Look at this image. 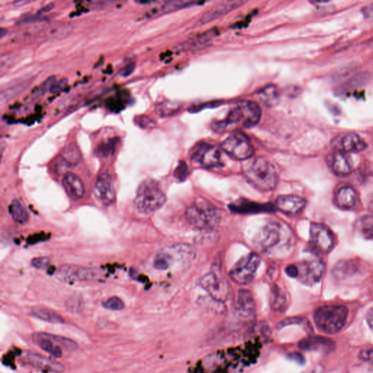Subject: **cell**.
Wrapping results in <instances>:
<instances>
[{
    "label": "cell",
    "mask_w": 373,
    "mask_h": 373,
    "mask_svg": "<svg viewBox=\"0 0 373 373\" xmlns=\"http://www.w3.org/2000/svg\"><path fill=\"white\" fill-rule=\"evenodd\" d=\"M299 348L307 352L328 353L335 348V342L326 337L310 336L299 342Z\"/></svg>",
    "instance_id": "ffe728a7"
},
{
    "label": "cell",
    "mask_w": 373,
    "mask_h": 373,
    "mask_svg": "<svg viewBox=\"0 0 373 373\" xmlns=\"http://www.w3.org/2000/svg\"><path fill=\"white\" fill-rule=\"evenodd\" d=\"M358 201L357 191L352 186H345L339 190L335 198L338 207L351 209L355 206Z\"/></svg>",
    "instance_id": "d4e9b609"
},
{
    "label": "cell",
    "mask_w": 373,
    "mask_h": 373,
    "mask_svg": "<svg viewBox=\"0 0 373 373\" xmlns=\"http://www.w3.org/2000/svg\"><path fill=\"white\" fill-rule=\"evenodd\" d=\"M136 69L135 63L131 62L129 64H127L124 67L122 68L120 71V74L122 77H127L130 76L134 72H135Z\"/></svg>",
    "instance_id": "ee69618b"
},
{
    "label": "cell",
    "mask_w": 373,
    "mask_h": 373,
    "mask_svg": "<svg viewBox=\"0 0 373 373\" xmlns=\"http://www.w3.org/2000/svg\"><path fill=\"white\" fill-rule=\"evenodd\" d=\"M58 279L65 282L77 281H90L98 278L97 271L88 268L64 264L57 271Z\"/></svg>",
    "instance_id": "5bb4252c"
},
{
    "label": "cell",
    "mask_w": 373,
    "mask_h": 373,
    "mask_svg": "<svg viewBox=\"0 0 373 373\" xmlns=\"http://www.w3.org/2000/svg\"><path fill=\"white\" fill-rule=\"evenodd\" d=\"M113 151V146L111 144L101 146L99 148V152L100 154L104 156L109 155Z\"/></svg>",
    "instance_id": "bcb514c9"
},
{
    "label": "cell",
    "mask_w": 373,
    "mask_h": 373,
    "mask_svg": "<svg viewBox=\"0 0 373 373\" xmlns=\"http://www.w3.org/2000/svg\"><path fill=\"white\" fill-rule=\"evenodd\" d=\"M196 252L191 246L179 244L171 246L159 252L154 259V267L160 271H167L174 266L184 268L195 259Z\"/></svg>",
    "instance_id": "277c9868"
},
{
    "label": "cell",
    "mask_w": 373,
    "mask_h": 373,
    "mask_svg": "<svg viewBox=\"0 0 373 373\" xmlns=\"http://www.w3.org/2000/svg\"><path fill=\"white\" fill-rule=\"evenodd\" d=\"M329 165L332 172L338 176H345L352 172V166L344 152H334L329 157Z\"/></svg>",
    "instance_id": "603a6c76"
},
{
    "label": "cell",
    "mask_w": 373,
    "mask_h": 373,
    "mask_svg": "<svg viewBox=\"0 0 373 373\" xmlns=\"http://www.w3.org/2000/svg\"><path fill=\"white\" fill-rule=\"evenodd\" d=\"M8 210H9L11 218L16 223L23 225L28 222L29 218H30L29 214L27 212L26 208L23 207V205L18 200H13L10 205Z\"/></svg>",
    "instance_id": "4dcf8cb0"
},
{
    "label": "cell",
    "mask_w": 373,
    "mask_h": 373,
    "mask_svg": "<svg viewBox=\"0 0 373 373\" xmlns=\"http://www.w3.org/2000/svg\"><path fill=\"white\" fill-rule=\"evenodd\" d=\"M271 306L274 311L283 312L288 306V298L280 286L274 285L271 289Z\"/></svg>",
    "instance_id": "484cf974"
},
{
    "label": "cell",
    "mask_w": 373,
    "mask_h": 373,
    "mask_svg": "<svg viewBox=\"0 0 373 373\" xmlns=\"http://www.w3.org/2000/svg\"><path fill=\"white\" fill-rule=\"evenodd\" d=\"M24 359L30 365L40 369L56 372H62L64 369V366L60 363L34 353H26L24 355Z\"/></svg>",
    "instance_id": "44dd1931"
},
{
    "label": "cell",
    "mask_w": 373,
    "mask_h": 373,
    "mask_svg": "<svg viewBox=\"0 0 373 373\" xmlns=\"http://www.w3.org/2000/svg\"><path fill=\"white\" fill-rule=\"evenodd\" d=\"M183 171H184V172H186V166L184 164V163L181 164V165H179V167L177 168V170H176V174H178V177H179V176H181V174H182V176H184V174H183Z\"/></svg>",
    "instance_id": "681fc988"
},
{
    "label": "cell",
    "mask_w": 373,
    "mask_h": 373,
    "mask_svg": "<svg viewBox=\"0 0 373 373\" xmlns=\"http://www.w3.org/2000/svg\"><path fill=\"white\" fill-rule=\"evenodd\" d=\"M244 174L249 184L262 192L273 191L279 181L276 168L264 157H257L247 163Z\"/></svg>",
    "instance_id": "7a4b0ae2"
},
{
    "label": "cell",
    "mask_w": 373,
    "mask_h": 373,
    "mask_svg": "<svg viewBox=\"0 0 373 373\" xmlns=\"http://www.w3.org/2000/svg\"><path fill=\"white\" fill-rule=\"evenodd\" d=\"M253 243L261 253L272 257H284L292 248L294 236L285 224L270 221L256 234Z\"/></svg>",
    "instance_id": "6da1fadb"
},
{
    "label": "cell",
    "mask_w": 373,
    "mask_h": 373,
    "mask_svg": "<svg viewBox=\"0 0 373 373\" xmlns=\"http://www.w3.org/2000/svg\"><path fill=\"white\" fill-rule=\"evenodd\" d=\"M366 318H367L368 326H369L371 331L373 332V308H371L370 310L368 311Z\"/></svg>",
    "instance_id": "c3c4849f"
},
{
    "label": "cell",
    "mask_w": 373,
    "mask_h": 373,
    "mask_svg": "<svg viewBox=\"0 0 373 373\" xmlns=\"http://www.w3.org/2000/svg\"><path fill=\"white\" fill-rule=\"evenodd\" d=\"M368 45H369V46L373 47V38L371 39L370 40H369V42H368Z\"/></svg>",
    "instance_id": "9f6ffc18"
},
{
    "label": "cell",
    "mask_w": 373,
    "mask_h": 373,
    "mask_svg": "<svg viewBox=\"0 0 373 373\" xmlns=\"http://www.w3.org/2000/svg\"><path fill=\"white\" fill-rule=\"evenodd\" d=\"M68 84V79L67 78L64 77L59 79V81H56L55 83L52 85L50 88V92L52 93H57L61 92L63 90L67 87Z\"/></svg>",
    "instance_id": "b9f144b4"
},
{
    "label": "cell",
    "mask_w": 373,
    "mask_h": 373,
    "mask_svg": "<svg viewBox=\"0 0 373 373\" xmlns=\"http://www.w3.org/2000/svg\"><path fill=\"white\" fill-rule=\"evenodd\" d=\"M310 247L316 253L327 254L334 246V236L326 225L313 223L310 229Z\"/></svg>",
    "instance_id": "30bf717a"
},
{
    "label": "cell",
    "mask_w": 373,
    "mask_h": 373,
    "mask_svg": "<svg viewBox=\"0 0 373 373\" xmlns=\"http://www.w3.org/2000/svg\"><path fill=\"white\" fill-rule=\"evenodd\" d=\"M32 316L50 323H64V319L57 312L46 308H35L31 311Z\"/></svg>",
    "instance_id": "f1b7e54d"
},
{
    "label": "cell",
    "mask_w": 373,
    "mask_h": 373,
    "mask_svg": "<svg viewBox=\"0 0 373 373\" xmlns=\"http://www.w3.org/2000/svg\"><path fill=\"white\" fill-rule=\"evenodd\" d=\"M31 1H26V0H18V1L14 2V6L16 7L23 6L25 5L31 3Z\"/></svg>",
    "instance_id": "816d5d0a"
},
{
    "label": "cell",
    "mask_w": 373,
    "mask_h": 373,
    "mask_svg": "<svg viewBox=\"0 0 373 373\" xmlns=\"http://www.w3.org/2000/svg\"><path fill=\"white\" fill-rule=\"evenodd\" d=\"M349 310L340 305L320 307L314 313L317 328L327 334L340 332L347 324Z\"/></svg>",
    "instance_id": "5b68a950"
},
{
    "label": "cell",
    "mask_w": 373,
    "mask_h": 373,
    "mask_svg": "<svg viewBox=\"0 0 373 373\" xmlns=\"http://www.w3.org/2000/svg\"><path fill=\"white\" fill-rule=\"evenodd\" d=\"M296 266L298 269L296 279L306 285H312L318 282L325 272V265L318 259L302 261Z\"/></svg>",
    "instance_id": "7c38bea8"
},
{
    "label": "cell",
    "mask_w": 373,
    "mask_h": 373,
    "mask_svg": "<svg viewBox=\"0 0 373 373\" xmlns=\"http://www.w3.org/2000/svg\"><path fill=\"white\" fill-rule=\"evenodd\" d=\"M56 81H57V79H56L55 76H50V77H47L33 91L32 94L35 96H40L46 93L47 91H50V88H51L52 85L55 83Z\"/></svg>",
    "instance_id": "8d00e7d4"
},
{
    "label": "cell",
    "mask_w": 373,
    "mask_h": 373,
    "mask_svg": "<svg viewBox=\"0 0 373 373\" xmlns=\"http://www.w3.org/2000/svg\"><path fill=\"white\" fill-rule=\"evenodd\" d=\"M28 86V82H22L21 83H17V84L12 85L9 87H7L5 89L2 90L1 94H0V101L1 104H4L11 101L13 98L16 97L18 94H20L22 91H24Z\"/></svg>",
    "instance_id": "1f68e13d"
},
{
    "label": "cell",
    "mask_w": 373,
    "mask_h": 373,
    "mask_svg": "<svg viewBox=\"0 0 373 373\" xmlns=\"http://www.w3.org/2000/svg\"><path fill=\"white\" fill-rule=\"evenodd\" d=\"M96 194L101 202L110 205L114 201L115 191L109 174L102 173L98 176L96 184Z\"/></svg>",
    "instance_id": "e0dca14e"
},
{
    "label": "cell",
    "mask_w": 373,
    "mask_h": 373,
    "mask_svg": "<svg viewBox=\"0 0 373 373\" xmlns=\"http://www.w3.org/2000/svg\"><path fill=\"white\" fill-rule=\"evenodd\" d=\"M222 149L237 161L248 160L253 156L254 149L248 137L240 131L231 134L222 143Z\"/></svg>",
    "instance_id": "ba28073f"
},
{
    "label": "cell",
    "mask_w": 373,
    "mask_h": 373,
    "mask_svg": "<svg viewBox=\"0 0 373 373\" xmlns=\"http://www.w3.org/2000/svg\"><path fill=\"white\" fill-rule=\"evenodd\" d=\"M52 5H47V6L44 7L43 8H42V10H40V13H46L47 11H50V10L52 9Z\"/></svg>",
    "instance_id": "db71d44e"
},
{
    "label": "cell",
    "mask_w": 373,
    "mask_h": 373,
    "mask_svg": "<svg viewBox=\"0 0 373 373\" xmlns=\"http://www.w3.org/2000/svg\"><path fill=\"white\" fill-rule=\"evenodd\" d=\"M192 159L201 167L214 168L220 166L221 152L215 146L201 143L193 152Z\"/></svg>",
    "instance_id": "4fadbf2b"
},
{
    "label": "cell",
    "mask_w": 373,
    "mask_h": 373,
    "mask_svg": "<svg viewBox=\"0 0 373 373\" xmlns=\"http://www.w3.org/2000/svg\"><path fill=\"white\" fill-rule=\"evenodd\" d=\"M189 223L199 230H209L216 227L221 220L220 211L206 201H198L186 210Z\"/></svg>",
    "instance_id": "52a82bcc"
},
{
    "label": "cell",
    "mask_w": 373,
    "mask_h": 373,
    "mask_svg": "<svg viewBox=\"0 0 373 373\" xmlns=\"http://www.w3.org/2000/svg\"><path fill=\"white\" fill-rule=\"evenodd\" d=\"M216 34L215 33L214 30L205 32L202 35H198L193 37L191 40H188L184 45V47L186 49H197L201 48V47L206 46L208 45V42H211L214 37Z\"/></svg>",
    "instance_id": "d6a6232c"
},
{
    "label": "cell",
    "mask_w": 373,
    "mask_h": 373,
    "mask_svg": "<svg viewBox=\"0 0 373 373\" xmlns=\"http://www.w3.org/2000/svg\"><path fill=\"white\" fill-rule=\"evenodd\" d=\"M359 357L363 362L367 363L373 367V347L362 349L359 352Z\"/></svg>",
    "instance_id": "f35d334b"
},
{
    "label": "cell",
    "mask_w": 373,
    "mask_h": 373,
    "mask_svg": "<svg viewBox=\"0 0 373 373\" xmlns=\"http://www.w3.org/2000/svg\"><path fill=\"white\" fill-rule=\"evenodd\" d=\"M103 306L111 311H120L124 308L123 301L118 297H112L102 303Z\"/></svg>",
    "instance_id": "74e56055"
},
{
    "label": "cell",
    "mask_w": 373,
    "mask_h": 373,
    "mask_svg": "<svg viewBox=\"0 0 373 373\" xmlns=\"http://www.w3.org/2000/svg\"><path fill=\"white\" fill-rule=\"evenodd\" d=\"M308 373H322V367L321 366H316V367L312 368Z\"/></svg>",
    "instance_id": "f5cc1de1"
},
{
    "label": "cell",
    "mask_w": 373,
    "mask_h": 373,
    "mask_svg": "<svg viewBox=\"0 0 373 373\" xmlns=\"http://www.w3.org/2000/svg\"><path fill=\"white\" fill-rule=\"evenodd\" d=\"M244 3V2L242 1L222 2V3H218V5L213 6L211 9L206 11L201 16L200 21L203 24H205V23H208V22L215 21V20L228 14L230 11L235 10V8L242 6Z\"/></svg>",
    "instance_id": "d6986e66"
},
{
    "label": "cell",
    "mask_w": 373,
    "mask_h": 373,
    "mask_svg": "<svg viewBox=\"0 0 373 373\" xmlns=\"http://www.w3.org/2000/svg\"><path fill=\"white\" fill-rule=\"evenodd\" d=\"M259 101L267 106H273L277 104L279 100V92L278 88L274 85H269L257 93Z\"/></svg>",
    "instance_id": "4316f807"
},
{
    "label": "cell",
    "mask_w": 373,
    "mask_h": 373,
    "mask_svg": "<svg viewBox=\"0 0 373 373\" xmlns=\"http://www.w3.org/2000/svg\"><path fill=\"white\" fill-rule=\"evenodd\" d=\"M165 194L159 184L153 180L141 184L135 199V207L141 214H151L162 207L166 203Z\"/></svg>",
    "instance_id": "8992f818"
},
{
    "label": "cell",
    "mask_w": 373,
    "mask_h": 373,
    "mask_svg": "<svg viewBox=\"0 0 373 373\" xmlns=\"http://www.w3.org/2000/svg\"><path fill=\"white\" fill-rule=\"evenodd\" d=\"M81 155L77 145L71 144L63 152L59 164L64 166H74L81 160Z\"/></svg>",
    "instance_id": "f546056e"
},
{
    "label": "cell",
    "mask_w": 373,
    "mask_h": 373,
    "mask_svg": "<svg viewBox=\"0 0 373 373\" xmlns=\"http://www.w3.org/2000/svg\"><path fill=\"white\" fill-rule=\"evenodd\" d=\"M332 146L339 152H359L367 147L365 141L357 134L339 136L332 141Z\"/></svg>",
    "instance_id": "9a60e30c"
},
{
    "label": "cell",
    "mask_w": 373,
    "mask_h": 373,
    "mask_svg": "<svg viewBox=\"0 0 373 373\" xmlns=\"http://www.w3.org/2000/svg\"><path fill=\"white\" fill-rule=\"evenodd\" d=\"M286 273L291 278H297L298 276V269L296 264H290L286 269Z\"/></svg>",
    "instance_id": "7dc6e473"
},
{
    "label": "cell",
    "mask_w": 373,
    "mask_h": 373,
    "mask_svg": "<svg viewBox=\"0 0 373 373\" xmlns=\"http://www.w3.org/2000/svg\"><path fill=\"white\" fill-rule=\"evenodd\" d=\"M32 339H33L34 342L38 345L44 352L48 353L55 357H62L63 349L52 338V334L39 332V333L34 334Z\"/></svg>",
    "instance_id": "7402d4cb"
},
{
    "label": "cell",
    "mask_w": 373,
    "mask_h": 373,
    "mask_svg": "<svg viewBox=\"0 0 373 373\" xmlns=\"http://www.w3.org/2000/svg\"><path fill=\"white\" fill-rule=\"evenodd\" d=\"M359 230L363 236L373 240V217L365 216L361 218L359 223Z\"/></svg>",
    "instance_id": "836d02e7"
},
{
    "label": "cell",
    "mask_w": 373,
    "mask_h": 373,
    "mask_svg": "<svg viewBox=\"0 0 373 373\" xmlns=\"http://www.w3.org/2000/svg\"><path fill=\"white\" fill-rule=\"evenodd\" d=\"M200 285L215 301L225 302L230 294L228 281L213 272L204 275L200 281Z\"/></svg>",
    "instance_id": "8fae6325"
},
{
    "label": "cell",
    "mask_w": 373,
    "mask_h": 373,
    "mask_svg": "<svg viewBox=\"0 0 373 373\" xmlns=\"http://www.w3.org/2000/svg\"><path fill=\"white\" fill-rule=\"evenodd\" d=\"M369 77H370V74L367 72H361L356 74L337 88V94H342V93L364 86L369 81Z\"/></svg>",
    "instance_id": "83f0119b"
},
{
    "label": "cell",
    "mask_w": 373,
    "mask_h": 373,
    "mask_svg": "<svg viewBox=\"0 0 373 373\" xmlns=\"http://www.w3.org/2000/svg\"><path fill=\"white\" fill-rule=\"evenodd\" d=\"M259 264L260 258L257 254L252 252L244 256L230 271V279L241 285L249 284L254 279Z\"/></svg>",
    "instance_id": "9c48e42d"
},
{
    "label": "cell",
    "mask_w": 373,
    "mask_h": 373,
    "mask_svg": "<svg viewBox=\"0 0 373 373\" xmlns=\"http://www.w3.org/2000/svg\"><path fill=\"white\" fill-rule=\"evenodd\" d=\"M276 207L287 215H296L304 209L306 201L297 196H281L276 201Z\"/></svg>",
    "instance_id": "ac0fdd59"
},
{
    "label": "cell",
    "mask_w": 373,
    "mask_h": 373,
    "mask_svg": "<svg viewBox=\"0 0 373 373\" xmlns=\"http://www.w3.org/2000/svg\"><path fill=\"white\" fill-rule=\"evenodd\" d=\"M179 110V104L174 102L165 101V102L157 105V108H156V113L160 116H170V115H173L174 113H177Z\"/></svg>",
    "instance_id": "e575fe53"
},
{
    "label": "cell",
    "mask_w": 373,
    "mask_h": 373,
    "mask_svg": "<svg viewBox=\"0 0 373 373\" xmlns=\"http://www.w3.org/2000/svg\"><path fill=\"white\" fill-rule=\"evenodd\" d=\"M364 13L366 16L369 17L373 16V8L372 7H367L364 9Z\"/></svg>",
    "instance_id": "f907efd6"
},
{
    "label": "cell",
    "mask_w": 373,
    "mask_h": 373,
    "mask_svg": "<svg viewBox=\"0 0 373 373\" xmlns=\"http://www.w3.org/2000/svg\"><path fill=\"white\" fill-rule=\"evenodd\" d=\"M359 265V264L357 263V261L350 260L349 262H343L337 266L335 273H336L337 276H345L347 274H356V272L358 271L357 268Z\"/></svg>",
    "instance_id": "d590c367"
},
{
    "label": "cell",
    "mask_w": 373,
    "mask_h": 373,
    "mask_svg": "<svg viewBox=\"0 0 373 373\" xmlns=\"http://www.w3.org/2000/svg\"><path fill=\"white\" fill-rule=\"evenodd\" d=\"M235 311L242 318H250L255 314V302L250 291L247 289L238 291L235 300Z\"/></svg>",
    "instance_id": "2e32d148"
},
{
    "label": "cell",
    "mask_w": 373,
    "mask_h": 373,
    "mask_svg": "<svg viewBox=\"0 0 373 373\" xmlns=\"http://www.w3.org/2000/svg\"><path fill=\"white\" fill-rule=\"evenodd\" d=\"M50 262V259L48 257H37V258L32 259V264L33 267L36 268L37 269H45L48 267Z\"/></svg>",
    "instance_id": "60d3db41"
},
{
    "label": "cell",
    "mask_w": 373,
    "mask_h": 373,
    "mask_svg": "<svg viewBox=\"0 0 373 373\" xmlns=\"http://www.w3.org/2000/svg\"><path fill=\"white\" fill-rule=\"evenodd\" d=\"M45 17L42 16H29L25 17L24 18H22L21 20V23H35V22L43 21L45 20Z\"/></svg>",
    "instance_id": "f6af8a7d"
},
{
    "label": "cell",
    "mask_w": 373,
    "mask_h": 373,
    "mask_svg": "<svg viewBox=\"0 0 373 373\" xmlns=\"http://www.w3.org/2000/svg\"><path fill=\"white\" fill-rule=\"evenodd\" d=\"M262 112L257 103L252 101H239L229 112L226 118L215 125L218 131H226L236 125L244 128H250L260 120Z\"/></svg>",
    "instance_id": "3957f363"
},
{
    "label": "cell",
    "mask_w": 373,
    "mask_h": 373,
    "mask_svg": "<svg viewBox=\"0 0 373 373\" xmlns=\"http://www.w3.org/2000/svg\"><path fill=\"white\" fill-rule=\"evenodd\" d=\"M63 184L69 194L74 199H81L84 196V184L81 178L75 174L67 173L63 179Z\"/></svg>",
    "instance_id": "cb8c5ba5"
},
{
    "label": "cell",
    "mask_w": 373,
    "mask_h": 373,
    "mask_svg": "<svg viewBox=\"0 0 373 373\" xmlns=\"http://www.w3.org/2000/svg\"><path fill=\"white\" fill-rule=\"evenodd\" d=\"M136 123L142 128H152L155 122L147 116H140L135 119Z\"/></svg>",
    "instance_id": "ab89813d"
},
{
    "label": "cell",
    "mask_w": 373,
    "mask_h": 373,
    "mask_svg": "<svg viewBox=\"0 0 373 373\" xmlns=\"http://www.w3.org/2000/svg\"><path fill=\"white\" fill-rule=\"evenodd\" d=\"M7 33V30L6 29L2 28L1 30H0V37H1L2 39L4 37L5 35H6Z\"/></svg>",
    "instance_id": "11a10c76"
},
{
    "label": "cell",
    "mask_w": 373,
    "mask_h": 373,
    "mask_svg": "<svg viewBox=\"0 0 373 373\" xmlns=\"http://www.w3.org/2000/svg\"><path fill=\"white\" fill-rule=\"evenodd\" d=\"M13 57L11 54H6V55L2 56L0 58V69L1 72H4L6 69H8L13 63Z\"/></svg>",
    "instance_id": "7bdbcfd3"
}]
</instances>
